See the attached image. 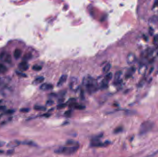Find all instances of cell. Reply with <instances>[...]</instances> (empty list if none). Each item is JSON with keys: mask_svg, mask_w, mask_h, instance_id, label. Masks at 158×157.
Instances as JSON below:
<instances>
[{"mask_svg": "<svg viewBox=\"0 0 158 157\" xmlns=\"http://www.w3.org/2000/svg\"><path fill=\"white\" fill-rule=\"evenodd\" d=\"M82 84L89 93L94 92L97 89V82L91 76L87 75L84 77L82 80Z\"/></svg>", "mask_w": 158, "mask_h": 157, "instance_id": "cell-1", "label": "cell"}, {"mask_svg": "<svg viewBox=\"0 0 158 157\" xmlns=\"http://www.w3.org/2000/svg\"><path fill=\"white\" fill-rule=\"evenodd\" d=\"M79 148V146L71 147H61L56 149L55 152L59 154L70 155L76 153Z\"/></svg>", "mask_w": 158, "mask_h": 157, "instance_id": "cell-2", "label": "cell"}, {"mask_svg": "<svg viewBox=\"0 0 158 157\" xmlns=\"http://www.w3.org/2000/svg\"><path fill=\"white\" fill-rule=\"evenodd\" d=\"M154 124L150 121H145L142 123L140 128V134H144L152 130Z\"/></svg>", "mask_w": 158, "mask_h": 157, "instance_id": "cell-3", "label": "cell"}, {"mask_svg": "<svg viewBox=\"0 0 158 157\" xmlns=\"http://www.w3.org/2000/svg\"><path fill=\"white\" fill-rule=\"evenodd\" d=\"M112 73L111 72H109L106 74V75L105 76V77L104 79L102 81L101 83V88H106V86H107L109 82H110V80L112 79Z\"/></svg>", "mask_w": 158, "mask_h": 157, "instance_id": "cell-4", "label": "cell"}, {"mask_svg": "<svg viewBox=\"0 0 158 157\" xmlns=\"http://www.w3.org/2000/svg\"><path fill=\"white\" fill-rule=\"evenodd\" d=\"M136 61V58L135 55L133 53H129L127 55L126 58V61L127 62L129 65H132L133 64L135 63Z\"/></svg>", "mask_w": 158, "mask_h": 157, "instance_id": "cell-5", "label": "cell"}, {"mask_svg": "<svg viewBox=\"0 0 158 157\" xmlns=\"http://www.w3.org/2000/svg\"><path fill=\"white\" fill-rule=\"evenodd\" d=\"M3 59V61L8 63H10L11 61V56L9 54H6L5 52H2L0 54V59Z\"/></svg>", "mask_w": 158, "mask_h": 157, "instance_id": "cell-6", "label": "cell"}, {"mask_svg": "<svg viewBox=\"0 0 158 157\" xmlns=\"http://www.w3.org/2000/svg\"><path fill=\"white\" fill-rule=\"evenodd\" d=\"M18 67L19 69L22 71H27L29 68V65L27 64V62L23 61L19 64L18 65Z\"/></svg>", "mask_w": 158, "mask_h": 157, "instance_id": "cell-7", "label": "cell"}, {"mask_svg": "<svg viewBox=\"0 0 158 157\" xmlns=\"http://www.w3.org/2000/svg\"><path fill=\"white\" fill-rule=\"evenodd\" d=\"M53 88V86L51 84H42L40 87V89L43 91H47L52 89Z\"/></svg>", "mask_w": 158, "mask_h": 157, "instance_id": "cell-8", "label": "cell"}, {"mask_svg": "<svg viewBox=\"0 0 158 157\" xmlns=\"http://www.w3.org/2000/svg\"><path fill=\"white\" fill-rule=\"evenodd\" d=\"M148 70V66L146 65L143 64L140 65L138 69V73L141 75H144Z\"/></svg>", "mask_w": 158, "mask_h": 157, "instance_id": "cell-9", "label": "cell"}, {"mask_svg": "<svg viewBox=\"0 0 158 157\" xmlns=\"http://www.w3.org/2000/svg\"><path fill=\"white\" fill-rule=\"evenodd\" d=\"M21 144V141H19V140H13V141H11L8 143L7 145V147H9V148H14V147H15L17 146H19Z\"/></svg>", "mask_w": 158, "mask_h": 157, "instance_id": "cell-10", "label": "cell"}, {"mask_svg": "<svg viewBox=\"0 0 158 157\" xmlns=\"http://www.w3.org/2000/svg\"><path fill=\"white\" fill-rule=\"evenodd\" d=\"M67 78H68V76L67 75H62L58 81V83L57 84V86L58 87L62 86V85L64 84L66 81Z\"/></svg>", "mask_w": 158, "mask_h": 157, "instance_id": "cell-11", "label": "cell"}, {"mask_svg": "<svg viewBox=\"0 0 158 157\" xmlns=\"http://www.w3.org/2000/svg\"><path fill=\"white\" fill-rule=\"evenodd\" d=\"M70 87L72 89H76L78 86V80L76 78H72L70 81Z\"/></svg>", "mask_w": 158, "mask_h": 157, "instance_id": "cell-12", "label": "cell"}, {"mask_svg": "<svg viewBox=\"0 0 158 157\" xmlns=\"http://www.w3.org/2000/svg\"><path fill=\"white\" fill-rule=\"evenodd\" d=\"M21 54H22V51L21 49L17 48L14 51V57L16 59H18L21 56Z\"/></svg>", "mask_w": 158, "mask_h": 157, "instance_id": "cell-13", "label": "cell"}, {"mask_svg": "<svg viewBox=\"0 0 158 157\" xmlns=\"http://www.w3.org/2000/svg\"><path fill=\"white\" fill-rule=\"evenodd\" d=\"M122 74V71H117L116 72L115 75L114 81L116 83H117L120 81Z\"/></svg>", "mask_w": 158, "mask_h": 157, "instance_id": "cell-14", "label": "cell"}, {"mask_svg": "<svg viewBox=\"0 0 158 157\" xmlns=\"http://www.w3.org/2000/svg\"><path fill=\"white\" fill-rule=\"evenodd\" d=\"M44 78L43 77H38L33 81L32 84L34 85H37V84L42 83V82L44 81Z\"/></svg>", "mask_w": 158, "mask_h": 157, "instance_id": "cell-15", "label": "cell"}, {"mask_svg": "<svg viewBox=\"0 0 158 157\" xmlns=\"http://www.w3.org/2000/svg\"><path fill=\"white\" fill-rule=\"evenodd\" d=\"M110 68H111V65L110 64V63L107 64L106 65H105V66L103 69V73L104 74L108 73L110 71Z\"/></svg>", "mask_w": 158, "mask_h": 157, "instance_id": "cell-16", "label": "cell"}, {"mask_svg": "<svg viewBox=\"0 0 158 157\" xmlns=\"http://www.w3.org/2000/svg\"><path fill=\"white\" fill-rule=\"evenodd\" d=\"M23 144L27 145L28 146H32V147H37V145L35 143H34L33 141H30V140H26L24 141L23 142Z\"/></svg>", "mask_w": 158, "mask_h": 157, "instance_id": "cell-17", "label": "cell"}, {"mask_svg": "<svg viewBox=\"0 0 158 157\" xmlns=\"http://www.w3.org/2000/svg\"><path fill=\"white\" fill-rule=\"evenodd\" d=\"M6 67L2 64H0V74L5 73L7 71Z\"/></svg>", "mask_w": 158, "mask_h": 157, "instance_id": "cell-18", "label": "cell"}, {"mask_svg": "<svg viewBox=\"0 0 158 157\" xmlns=\"http://www.w3.org/2000/svg\"><path fill=\"white\" fill-rule=\"evenodd\" d=\"M66 144L68 145H74V146H79L78 143H77V141H75V140H68L67 141Z\"/></svg>", "mask_w": 158, "mask_h": 157, "instance_id": "cell-19", "label": "cell"}, {"mask_svg": "<svg viewBox=\"0 0 158 157\" xmlns=\"http://www.w3.org/2000/svg\"><path fill=\"white\" fill-rule=\"evenodd\" d=\"M34 109L35 110L39 111H44L46 110V108L45 107L40 106H35L34 107Z\"/></svg>", "mask_w": 158, "mask_h": 157, "instance_id": "cell-20", "label": "cell"}, {"mask_svg": "<svg viewBox=\"0 0 158 157\" xmlns=\"http://www.w3.org/2000/svg\"><path fill=\"white\" fill-rule=\"evenodd\" d=\"M42 69V66L38 65H35L32 67V69L35 71H40Z\"/></svg>", "mask_w": 158, "mask_h": 157, "instance_id": "cell-21", "label": "cell"}, {"mask_svg": "<svg viewBox=\"0 0 158 157\" xmlns=\"http://www.w3.org/2000/svg\"><path fill=\"white\" fill-rule=\"evenodd\" d=\"M75 108L77 110H84L85 108V107L83 105H75Z\"/></svg>", "mask_w": 158, "mask_h": 157, "instance_id": "cell-22", "label": "cell"}, {"mask_svg": "<svg viewBox=\"0 0 158 157\" xmlns=\"http://www.w3.org/2000/svg\"><path fill=\"white\" fill-rule=\"evenodd\" d=\"M123 130V128L122 127H118L116 129H115V130L114 131V132L115 134H118L120 132H122Z\"/></svg>", "mask_w": 158, "mask_h": 157, "instance_id": "cell-23", "label": "cell"}, {"mask_svg": "<svg viewBox=\"0 0 158 157\" xmlns=\"http://www.w3.org/2000/svg\"><path fill=\"white\" fill-rule=\"evenodd\" d=\"M67 105L66 104H59V105L57 106V108L59 109H61L64 108Z\"/></svg>", "mask_w": 158, "mask_h": 157, "instance_id": "cell-24", "label": "cell"}, {"mask_svg": "<svg viewBox=\"0 0 158 157\" xmlns=\"http://www.w3.org/2000/svg\"><path fill=\"white\" fill-rule=\"evenodd\" d=\"M30 111V109L28 108H21L20 110V111L22 113H28Z\"/></svg>", "mask_w": 158, "mask_h": 157, "instance_id": "cell-25", "label": "cell"}, {"mask_svg": "<svg viewBox=\"0 0 158 157\" xmlns=\"http://www.w3.org/2000/svg\"><path fill=\"white\" fill-rule=\"evenodd\" d=\"M17 75H19L20 77H26L27 75L25 74V73H23L21 72H19V71H16Z\"/></svg>", "mask_w": 158, "mask_h": 157, "instance_id": "cell-26", "label": "cell"}, {"mask_svg": "<svg viewBox=\"0 0 158 157\" xmlns=\"http://www.w3.org/2000/svg\"><path fill=\"white\" fill-rule=\"evenodd\" d=\"M54 101H52V100H49V101H47L46 102V105L48 106H52V105L54 104Z\"/></svg>", "mask_w": 158, "mask_h": 157, "instance_id": "cell-27", "label": "cell"}, {"mask_svg": "<svg viewBox=\"0 0 158 157\" xmlns=\"http://www.w3.org/2000/svg\"><path fill=\"white\" fill-rule=\"evenodd\" d=\"M31 55L28 53V54H27L25 55V56L24 57V59H30L31 58Z\"/></svg>", "mask_w": 158, "mask_h": 157, "instance_id": "cell-28", "label": "cell"}, {"mask_svg": "<svg viewBox=\"0 0 158 157\" xmlns=\"http://www.w3.org/2000/svg\"><path fill=\"white\" fill-rule=\"evenodd\" d=\"M14 153V150L13 149H10L9 150L8 152H7V154L8 155H11V154H12L13 153Z\"/></svg>", "mask_w": 158, "mask_h": 157, "instance_id": "cell-29", "label": "cell"}, {"mask_svg": "<svg viewBox=\"0 0 158 157\" xmlns=\"http://www.w3.org/2000/svg\"><path fill=\"white\" fill-rule=\"evenodd\" d=\"M71 114V110H68V111H67L64 114L65 115L69 116Z\"/></svg>", "mask_w": 158, "mask_h": 157, "instance_id": "cell-30", "label": "cell"}, {"mask_svg": "<svg viewBox=\"0 0 158 157\" xmlns=\"http://www.w3.org/2000/svg\"><path fill=\"white\" fill-rule=\"evenodd\" d=\"M6 109V107L4 106H0V111H4Z\"/></svg>", "mask_w": 158, "mask_h": 157, "instance_id": "cell-31", "label": "cell"}, {"mask_svg": "<svg viewBox=\"0 0 158 157\" xmlns=\"http://www.w3.org/2000/svg\"><path fill=\"white\" fill-rule=\"evenodd\" d=\"M14 112H15V111L13 110H8L6 111V113H8V114H12Z\"/></svg>", "mask_w": 158, "mask_h": 157, "instance_id": "cell-32", "label": "cell"}, {"mask_svg": "<svg viewBox=\"0 0 158 157\" xmlns=\"http://www.w3.org/2000/svg\"><path fill=\"white\" fill-rule=\"evenodd\" d=\"M50 114H49V113H45V114H43V115H42V116L45 117H50Z\"/></svg>", "mask_w": 158, "mask_h": 157, "instance_id": "cell-33", "label": "cell"}, {"mask_svg": "<svg viewBox=\"0 0 158 157\" xmlns=\"http://www.w3.org/2000/svg\"><path fill=\"white\" fill-rule=\"evenodd\" d=\"M5 144V143L4 141H0V147H2L4 146Z\"/></svg>", "mask_w": 158, "mask_h": 157, "instance_id": "cell-34", "label": "cell"}, {"mask_svg": "<svg viewBox=\"0 0 158 157\" xmlns=\"http://www.w3.org/2000/svg\"><path fill=\"white\" fill-rule=\"evenodd\" d=\"M3 152L2 151H0V153H2Z\"/></svg>", "mask_w": 158, "mask_h": 157, "instance_id": "cell-35", "label": "cell"}, {"mask_svg": "<svg viewBox=\"0 0 158 157\" xmlns=\"http://www.w3.org/2000/svg\"><path fill=\"white\" fill-rule=\"evenodd\" d=\"M0 80H1V78H0Z\"/></svg>", "mask_w": 158, "mask_h": 157, "instance_id": "cell-36", "label": "cell"}]
</instances>
